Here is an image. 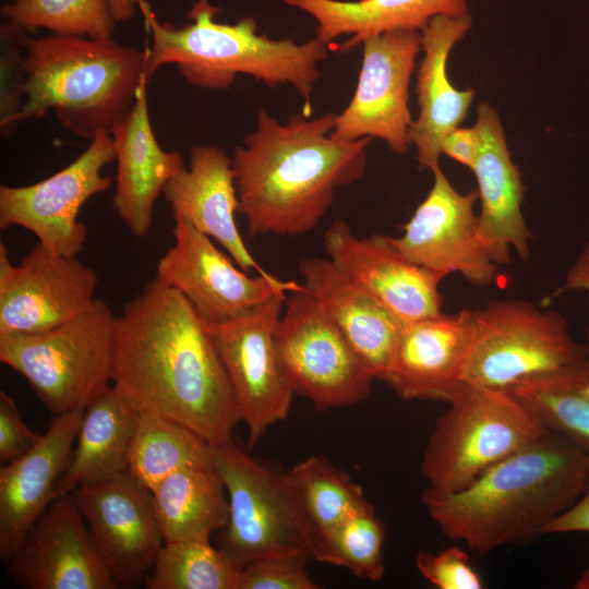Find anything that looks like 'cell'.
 Masks as SVG:
<instances>
[{"label": "cell", "instance_id": "6da1fadb", "mask_svg": "<svg viewBox=\"0 0 589 589\" xmlns=\"http://www.w3.org/2000/svg\"><path fill=\"white\" fill-rule=\"evenodd\" d=\"M112 385L139 412L168 417L212 445L241 421L207 323L156 277L117 318Z\"/></svg>", "mask_w": 589, "mask_h": 589}, {"label": "cell", "instance_id": "7a4b0ae2", "mask_svg": "<svg viewBox=\"0 0 589 589\" xmlns=\"http://www.w3.org/2000/svg\"><path fill=\"white\" fill-rule=\"evenodd\" d=\"M336 118L335 112L314 118L292 113L281 123L259 110L255 129L231 157L238 213L250 237L313 230L330 208L336 189L363 176L372 139H334Z\"/></svg>", "mask_w": 589, "mask_h": 589}, {"label": "cell", "instance_id": "3957f363", "mask_svg": "<svg viewBox=\"0 0 589 589\" xmlns=\"http://www.w3.org/2000/svg\"><path fill=\"white\" fill-rule=\"evenodd\" d=\"M589 482V454L546 430L466 488L447 494L428 488L421 503L441 532L486 554L528 541L572 507Z\"/></svg>", "mask_w": 589, "mask_h": 589}, {"label": "cell", "instance_id": "277c9868", "mask_svg": "<svg viewBox=\"0 0 589 589\" xmlns=\"http://www.w3.org/2000/svg\"><path fill=\"white\" fill-rule=\"evenodd\" d=\"M140 11L151 32L146 51L147 82L156 71L175 64L190 85L207 89L229 88L238 74L252 76L269 87L291 86L311 106L318 63L328 57V46L317 38L298 44L257 34V22L244 16L233 24L219 23L220 10L209 0H196L188 11L191 21L182 27L159 22L144 1Z\"/></svg>", "mask_w": 589, "mask_h": 589}, {"label": "cell", "instance_id": "5b68a950", "mask_svg": "<svg viewBox=\"0 0 589 589\" xmlns=\"http://www.w3.org/2000/svg\"><path fill=\"white\" fill-rule=\"evenodd\" d=\"M21 122L53 110L75 135L92 140L111 130L134 106L145 76L146 51L109 38L24 34Z\"/></svg>", "mask_w": 589, "mask_h": 589}, {"label": "cell", "instance_id": "8992f818", "mask_svg": "<svg viewBox=\"0 0 589 589\" xmlns=\"http://www.w3.org/2000/svg\"><path fill=\"white\" fill-rule=\"evenodd\" d=\"M117 318L96 298L51 329L0 335V361L20 373L55 416L86 409L111 386Z\"/></svg>", "mask_w": 589, "mask_h": 589}, {"label": "cell", "instance_id": "52a82bcc", "mask_svg": "<svg viewBox=\"0 0 589 589\" xmlns=\"http://www.w3.org/2000/svg\"><path fill=\"white\" fill-rule=\"evenodd\" d=\"M546 430L510 390L465 384L437 418L420 472L429 490L457 492Z\"/></svg>", "mask_w": 589, "mask_h": 589}, {"label": "cell", "instance_id": "ba28073f", "mask_svg": "<svg viewBox=\"0 0 589 589\" xmlns=\"http://www.w3.org/2000/svg\"><path fill=\"white\" fill-rule=\"evenodd\" d=\"M588 359L589 346L574 339L557 311L519 299L494 300L470 310L464 384L509 390L529 377Z\"/></svg>", "mask_w": 589, "mask_h": 589}, {"label": "cell", "instance_id": "9c48e42d", "mask_svg": "<svg viewBox=\"0 0 589 589\" xmlns=\"http://www.w3.org/2000/svg\"><path fill=\"white\" fill-rule=\"evenodd\" d=\"M229 502L218 548L240 568L267 555L311 557L303 516L288 470L259 459L232 438L213 445Z\"/></svg>", "mask_w": 589, "mask_h": 589}, {"label": "cell", "instance_id": "30bf717a", "mask_svg": "<svg viewBox=\"0 0 589 589\" xmlns=\"http://www.w3.org/2000/svg\"><path fill=\"white\" fill-rule=\"evenodd\" d=\"M284 305L275 339L294 395L318 410L366 400L375 377L304 285L290 291Z\"/></svg>", "mask_w": 589, "mask_h": 589}, {"label": "cell", "instance_id": "8fae6325", "mask_svg": "<svg viewBox=\"0 0 589 589\" xmlns=\"http://www.w3.org/2000/svg\"><path fill=\"white\" fill-rule=\"evenodd\" d=\"M115 159L112 135L104 131L52 176L29 185H0V228L22 227L49 251L77 256L87 240L79 212L87 200L110 188L112 178L103 169Z\"/></svg>", "mask_w": 589, "mask_h": 589}, {"label": "cell", "instance_id": "7c38bea8", "mask_svg": "<svg viewBox=\"0 0 589 589\" xmlns=\"http://www.w3.org/2000/svg\"><path fill=\"white\" fill-rule=\"evenodd\" d=\"M286 297L276 294L241 316L207 323L248 428L249 450L271 426L286 420L294 396L275 339Z\"/></svg>", "mask_w": 589, "mask_h": 589}, {"label": "cell", "instance_id": "4fadbf2b", "mask_svg": "<svg viewBox=\"0 0 589 589\" xmlns=\"http://www.w3.org/2000/svg\"><path fill=\"white\" fill-rule=\"evenodd\" d=\"M363 57L357 87L347 107L337 115L332 136L340 141L380 139L395 154L405 155L413 122L409 87L421 32L397 29L362 41Z\"/></svg>", "mask_w": 589, "mask_h": 589}, {"label": "cell", "instance_id": "5bb4252c", "mask_svg": "<svg viewBox=\"0 0 589 589\" xmlns=\"http://www.w3.org/2000/svg\"><path fill=\"white\" fill-rule=\"evenodd\" d=\"M173 244L157 263L156 278L181 292L206 323L241 316L276 294L303 288L294 280L251 277L205 233L173 216Z\"/></svg>", "mask_w": 589, "mask_h": 589}, {"label": "cell", "instance_id": "9a60e30c", "mask_svg": "<svg viewBox=\"0 0 589 589\" xmlns=\"http://www.w3.org/2000/svg\"><path fill=\"white\" fill-rule=\"evenodd\" d=\"M432 173L428 195L404 226L402 235L389 237L390 242L408 261L444 278L458 273L473 286H491L498 278L500 265L479 232L474 212L478 192L459 193L441 167Z\"/></svg>", "mask_w": 589, "mask_h": 589}, {"label": "cell", "instance_id": "2e32d148", "mask_svg": "<svg viewBox=\"0 0 589 589\" xmlns=\"http://www.w3.org/2000/svg\"><path fill=\"white\" fill-rule=\"evenodd\" d=\"M96 272L77 256L39 242L19 265L0 243V335L36 334L83 313L95 301Z\"/></svg>", "mask_w": 589, "mask_h": 589}, {"label": "cell", "instance_id": "e0dca14e", "mask_svg": "<svg viewBox=\"0 0 589 589\" xmlns=\"http://www.w3.org/2000/svg\"><path fill=\"white\" fill-rule=\"evenodd\" d=\"M73 493L118 588L144 585L165 543L152 492L125 472Z\"/></svg>", "mask_w": 589, "mask_h": 589}, {"label": "cell", "instance_id": "ac0fdd59", "mask_svg": "<svg viewBox=\"0 0 589 589\" xmlns=\"http://www.w3.org/2000/svg\"><path fill=\"white\" fill-rule=\"evenodd\" d=\"M8 563L24 589H117L73 492L55 498Z\"/></svg>", "mask_w": 589, "mask_h": 589}, {"label": "cell", "instance_id": "d6986e66", "mask_svg": "<svg viewBox=\"0 0 589 589\" xmlns=\"http://www.w3.org/2000/svg\"><path fill=\"white\" fill-rule=\"evenodd\" d=\"M323 243L339 272L402 322L442 313L438 286L444 277L408 261L389 236L358 238L345 220L335 219L325 230Z\"/></svg>", "mask_w": 589, "mask_h": 589}, {"label": "cell", "instance_id": "ffe728a7", "mask_svg": "<svg viewBox=\"0 0 589 589\" xmlns=\"http://www.w3.org/2000/svg\"><path fill=\"white\" fill-rule=\"evenodd\" d=\"M470 310L402 322L383 378L406 400L449 402L465 385Z\"/></svg>", "mask_w": 589, "mask_h": 589}, {"label": "cell", "instance_id": "44dd1931", "mask_svg": "<svg viewBox=\"0 0 589 589\" xmlns=\"http://www.w3.org/2000/svg\"><path fill=\"white\" fill-rule=\"evenodd\" d=\"M85 409L58 414L37 444L0 467V560L8 562L22 539L61 493L57 482L74 449Z\"/></svg>", "mask_w": 589, "mask_h": 589}, {"label": "cell", "instance_id": "7402d4cb", "mask_svg": "<svg viewBox=\"0 0 589 589\" xmlns=\"http://www.w3.org/2000/svg\"><path fill=\"white\" fill-rule=\"evenodd\" d=\"M474 125L480 146L471 170L481 205V239L498 265L510 263L512 249L521 261H528L532 235L521 211V172L512 160L500 116L488 101L479 104Z\"/></svg>", "mask_w": 589, "mask_h": 589}, {"label": "cell", "instance_id": "603a6c76", "mask_svg": "<svg viewBox=\"0 0 589 589\" xmlns=\"http://www.w3.org/2000/svg\"><path fill=\"white\" fill-rule=\"evenodd\" d=\"M472 24L469 13L457 17L438 15L420 31L423 56L416 83L419 116L408 134L420 170L440 167L444 139L465 120L474 98L473 88L457 89L447 75L449 53Z\"/></svg>", "mask_w": 589, "mask_h": 589}, {"label": "cell", "instance_id": "cb8c5ba5", "mask_svg": "<svg viewBox=\"0 0 589 589\" xmlns=\"http://www.w3.org/2000/svg\"><path fill=\"white\" fill-rule=\"evenodd\" d=\"M144 76L129 115L111 130L118 163L112 206L136 238L148 235L157 199L167 182L184 167L178 152H167L154 134Z\"/></svg>", "mask_w": 589, "mask_h": 589}, {"label": "cell", "instance_id": "d4e9b609", "mask_svg": "<svg viewBox=\"0 0 589 589\" xmlns=\"http://www.w3.org/2000/svg\"><path fill=\"white\" fill-rule=\"evenodd\" d=\"M173 216L217 241L244 272L268 274L252 256L238 230L239 200L231 157L215 145H195L190 160L163 190Z\"/></svg>", "mask_w": 589, "mask_h": 589}, {"label": "cell", "instance_id": "484cf974", "mask_svg": "<svg viewBox=\"0 0 589 589\" xmlns=\"http://www.w3.org/2000/svg\"><path fill=\"white\" fill-rule=\"evenodd\" d=\"M303 285L375 380L383 381L402 321L339 272L328 257L301 260Z\"/></svg>", "mask_w": 589, "mask_h": 589}, {"label": "cell", "instance_id": "4316f807", "mask_svg": "<svg viewBox=\"0 0 589 589\" xmlns=\"http://www.w3.org/2000/svg\"><path fill=\"white\" fill-rule=\"evenodd\" d=\"M316 22L315 38L329 46L336 38L341 53L357 48L369 37L397 29H423L438 15L457 17L469 13L467 0H280Z\"/></svg>", "mask_w": 589, "mask_h": 589}, {"label": "cell", "instance_id": "83f0119b", "mask_svg": "<svg viewBox=\"0 0 589 589\" xmlns=\"http://www.w3.org/2000/svg\"><path fill=\"white\" fill-rule=\"evenodd\" d=\"M140 412L113 385L84 411L71 459L57 482L61 493L128 472Z\"/></svg>", "mask_w": 589, "mask_h": 589}, {"label": "cell", "instance_id": "f1b7e54d", "mask_svg": "<svg viewBox=\"0 0 589 589\" xmlns=\"http://www.w3.org/2000/svg\"><path fill=\"white\" fill-rule=\"evenodd\" d=\"M152 496L165 542L209 540L228 524V495L214 460L176 470Z\"/></svg>", "mask_w": 589, "mask_h": 589}, {"label": "cell", "instance_id": "f546056e", "mask_svg": "<svg viewBox=\"0 0 589 589\" xmlns=\"http://www.w3.org/2000/svg\"><path fill=\"white\" fill-rule=\"evenodd\" d=\"M308 532L311 558L351 513L366 506L362 488L322 454L288 470Z\"/></svg>", "mask_w": 589, "mask_h": 589}, {"label": "cell", "instance_id": "4dcf8cb0", "mask_svg": "<svg viewBox=\"0 0 589 589\" xmlns=\"http://www.w3.org/2000/svg\"><path fill=\"white\" fill-rule=\"evenodd\" d=\"M509 390L545 429L568 437L589 454V359L529 377Z\"/></svg>", "mask_w": 589, "mask_h": 589}, {"label": "cell", "instance_id": "1f68e13d", "mask_svg": "<svg viewBox=\"0 0 589 589\" xmlns=\"http://www.w3.org/2000/svg\"><path fill=\"white\" fill-rule=\"evenodd\" d=\"M213 460V445L163 414L141 411L128 456V473L149 490L176 470Z\"/></svg>", "mask_w": 589, "mask_h": 589}, {"label": "cell", "instance_id": "d6a6232c", "mask_svg": "<svg viewBox=\"0 0 589 589\" xmlns=\"http://www.w3.org/2000/svg\"><path fill=\"white\" fill-rule=\"evenodd\" d=\"M240 569L209 540L165 542L143 586L146 589H238Z\"/></svg>", "mask_w": 589, "mask_h": 589}, {"label": "cell", "instance_id": "836d02e7", "mask_svg": "<svg viewBox=\"0 0 589 589\" xmlns=\"http://www.w3.org/2000/svg\"><path fill=\"white\" fill-rule=\"evenodd\" d=\"M0 15L29 35L45 28L58 35L109 38L117 24L107 0H12L1 7Z\"/></svg>", "mask_w": 589, "mask_h": 589}, {"label": "cell", "instance_id": "e575fe53", "mask_svg": "<svg viewBox=\"0 0 589 589\" xmlns=\"http://www.w3.org/2000/svg\"><path fill=\"white\" fill-rule=\"evenodd\" d=\"M385 524L370 503L348 515L312 558L347 568L359 578L376 581L385 574Z\"/></svg>", "mask_w": 589, "mask_h": 589}, {"label": "cell", "instance_id": "d590c367", "mask_svg": "<svg viewBox=\"0 0 589 589\" xmlns=\"http://www.w3.org/2000/svg\"><path fill=\"white\" fill-rule=\"evenodd\" d=\"M24 32L2 22L0 26V131L8 137L17 128L16 117L24 100L25 48Z\"/></svg>", "mask_w": 589, "mask_h": 589}, {"label": "cell", "instance_id": "8d00e7d4", "mask_svg": "<svg viewBox=\"0 0 589 589\" xmlns=\"http://www.w3.org/2000/svg\"><path fill=\"white\" fill-rule=\"evenodd\" d=\"M310 558L302 553L256 558L240 569L238 589H318L306 568Z\"/></svg>", "mask_w": 589, "mask_h": 589}, {"label": "cell", "instance_id": "74e56055", "mask_svg": "<svg viewBox=\"0 0 589 589\" xmlns=\"http://www.w3.org/2000/svg\"><path fill=\"white\" fill-rule=\"evenodd\" d=\"M416 567L438 589L483 588V580L470 563L469 554L459 546H449L438 553L421 551L416 556Z\"/></svg>", "mask_w": 589, "mask_h": 589}, {"label": "cell", "instance_id": "f35d334b", "mask_svg": "<svg viewBox=\"0 0 589 589\" xmlns=\"http://www.w3.org/2000/svg\"><path fill=\"white\" fill-rule=\"evenodd\" d=\"M41 435L22 420L14 399L0 392V462H10L32 449Z\"/></svg>", "mask_w": 589, "mask_h": 589}, {"label": "cell", "instance_id": "ab89813d", "mask_svg": "<svg viewBox=\"0 0 589 589\" xmlns=\"http://www.w3.org/2000/svg\"><path fill=\"white\" fill-rule=\"evenodd\" d=\"M480 146L479 133L472 128L458 127L446 135L442 143V154L472 169Z\"/></svg>", "mask_w": 589, "mask_h": 589}, {"label": "cell", "instance_id": "60d3db41", "mask_svg": "<svg viewBox=\"0 0 589 589\" xmlns=\"http://www.w3.org/2000/svg\"><path fill=\"white\" fill-rule=\"evenodd\" d=\"M589 532V482L580 498L563 514L554 518L543 534Z\"/></svg>", "mask_w": 589, "mask_h": 589}, {"label": "cell", "instance_id": "b9f144b4", "mask_svg": "<svg viewBox=\"0 0 589 589\" xmlns=\"http://www.w3.org/2000/svg\"><path fill=\"white\" fill-rule=\"evenodd\" d=\"M569 291H585L589 294V242L585 243L574 263L566 273L564 283L555 290L553 297ZM586 344L589 346V329Z\"/></svg>", "mask_w": 589, "mask_h": 589}, {"label": "cell", "instance_id": "7bdbcfd3", "mask_svg": "<svg viewBox=\"0 0 589 589\" xmlns=\"http://www.w3.org/2000/svg\"><path fill=\"white\" fill-rule=\"evenodd\" d=\"M111 14L117 23L125 22L133 17L136 10L145 0H107Z\"/></svg>", "mask_w": 589, "mask_h": 589}, {"label": "cell", "instance_id": "ee69618b", "mask_svg": "<svg viewBox=\"0 0 589 589\" xmlns=\"http://www.w3.org/2000/svg\"><path fill=\"white\" fill-rule=\"evenodd\" d=\"M576 589H589V567L586 568L575 582Z\"/></svg>", "mask_w": 589, "mask_h": 589}]
</instances>
